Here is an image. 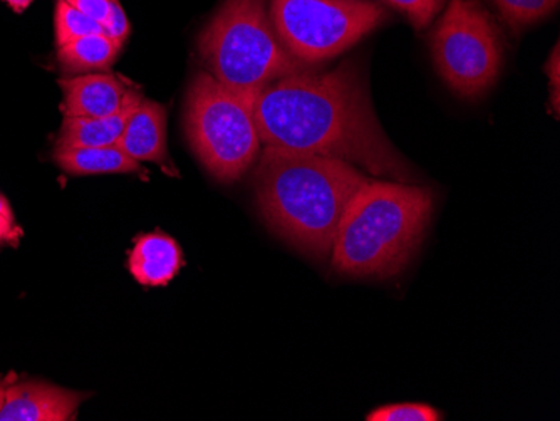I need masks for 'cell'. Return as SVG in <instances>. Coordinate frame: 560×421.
<instances>
[{
  "label": "cell",
  "instance_id": "cell-1",
  "mask_svg": "<svg viewBox=\"0 0 560 421\" xmlns=\"http://www.w3.org/2000/svg\"><path fill=\"white\" fill-rule=\"evenodd\" d=\"M250 108L262 147L329 156L399 184L420 180L381 128L366 72L355 61L280 78L257 94Z\"/></svg>",
  "mask_w": 560,
  "mask_h": 421
},
{
  "label": "cell",
  "instance_id": "cell-2",
  "mask_svg": "<svg viewBox=\"0 0 560 421\" xmlns=\"http://www.w3.org/2000/svg\"><path fill=\"white\" fill-rule=\"evenodd\" d=\"M370 180L341 160L264 147L254 187L269 227L302 253L326 259L351 198Z\"/></svg>",
  "mask_w": 560,
  "mask_h": 421
},
{
  "label": "cell",
  "instance_id": "cell-3",
  "mask_svg": "<svg viewBox=\"0 0 560 421\" xmlns=\"http://www.w3.org/2000/svg\"><path fill=\"white\" fill-rule=\"evenodd\" d=\"M430 188L371 178L351 198L332 244V269L386 279L413 259L433 213Z\"/></svg>",
  "mask_w": 560,
  "mask_h": 421
},
{
  "label": "cell",
  "instance_id": "cell-4",
  "mask_svg": "<svg viewBox=\"0 0 560 421\" xmlns=\"http://www.w3.org/2000/svg\"><path fill=\"white\" fill-rule=\"evenodd\" d=\"M198 51L207 72L247 105L273 81L307 69L280 43L270 0H225L198 37Z\"/></svg>",
  "mask_w": 560,
  "mask_h": 421
},
{
  "label": "cell",
  "instance_id": "cell-5",
  "mask_svg": "<svg viewBox=\"0 0 560 421\" xmlns=\"http://www.w3.org/2000/svg\"><path fill=\"white\" fill-rule=\"evenodd\" d=\"M185 131L198 162L222 184L244 177L262 152L250 105L207 71H198L188 90Z\"/></svg>",
  "mask_w": 560,
  "mask_h": 421
},
{
  "label": "cell",
  "instance_id": "cell-6",
  "mask_svg": "<svg viewBox=\"0 0 560 421\" xmlns=\"http://www.w3.org/2000/svg\"><path fill=\"white\" fill-rule=\"evenodd\" d=\"M431 55L456 96L478 100L502 71V33L480 0H452L431 33Z\"/></svg>",
  "mask_w": 560,
  "mask_h": 421
},
{
  "label": "cell",
  "instance_id": "cell-7",
  "mask_svg": "<svg viewBox=\"0 0 560 421\" xmlns=\"http://www.w3.org/2000/svg\"><path fill=\"white\" fill-rule=\"evenodd\" d=\"M270 19L289 55L310 66L348 51L385 22L386 11L368 0H270Z\"/></svg>",
  "mask_w": 560,
  "mask_h": 421
},
{
  "label": "cell",
  "instance_id": "cell-8",
  "mask_svg": "<svg viewBox=\"0 0 560 421\" xmlns=\"http://www.w3.org/2000/svg\"><path fill=\"white\" fill-rule=\"evenodd\" d=\"M88 396L46 382H14L5 391L0 421L72 420Z\"/></svg>",
  "mask_w": 560,
  "mask_h": 421
},
{
  "label": "cell",
  "instance_id": "cell-9",
  "mask_svg": "<svg viewBox=\"0 0 560 421\" xmlns=\"http://www.w3.org/2000/svg\"><path fill=\"white\" fill-rule=\"evenodd\" d=\"M116 144L137 162L155 163L168 177H180V172L168 155L166 108L160 103L143 97L138 108L131 113Z\"/></svg>",
  "mask_w": 560,
  "mask_h": 421
},
{
  "label": "cell",
  "instance_id": "cell-10",
  "mask_svg": "<svg viewBox=\"0 0 560 421\" xmlns=\"http://www.w3.org/2000/svg\"><path fill=\"white\" fill-rule=\"evenodd\" d=\"M62 91V115L66 118H103L115 115L125 102L130 86L122 78L105 74H78L59 80Z\"/></svg>",
  "mask_w": 560,
  "mask_h": 421
},
{
  "label": "cell",
  "instance_id": "cell-11",
  "mask_svg": "<svg viewBox=\"0 0 560 421\" xmlns=\"http://www.w3.org/2000/svg\"><path fill=\"white\" fill-rule=\"evenodd\" d=\"M184 264L180 245L163 232L138 235L128 259L131 276L137 279L138 284L147 288L170 284Z\"/></svg>",
  "mask_w": 560,
  "mask_h": 421
},
{
  "label": "cell",
  "instance_id": "cell-12",
  "mask_svg": "<svg viewBox=\"0 0 560 421\" xmlns=\"http://www.w3.org/2000/svg\"><path fill=\"white\" fill-rule=\"evenodd\" d=\"M143 94L131 87L126 93L121 108L115 115L103 118H66L62 119L61 130L56 140L55 150H71V148L109 147L118 143L131 113L138 108Z\"/></svg>",
  "mask_w": 560,
  "mask_h": 421
},
{
  "label": "cell",
  "instance_id": "cell-13",
  "mask_svg": "<svg viewBox=\"0 0 560 421\" xmlns=\"http://www.w3.org/2000/svg\"><path fill=\"white\" fill-rule=\"evenodd\" d=\"M55 162L72 177L109 175V173H144L140 162L122 152L118 144L109 147L55 150Z\"/></svg>",
  "mask_w": 560,
  "mask_h": 421
},
{
  "label": "cell",
  "instance_id": "cell-14",
  "mask_svg": "<svg viewBox=\"0 0 560 421\" xmlns=\"http://www.w3.org/2000/svg\"><path fill=\"white\" fill-rule=\"evenodd\" d=\"M121 47L105 34H91L58 47V62L71 77L105 71L118 59Z\"/></svg>",
  "mask_w": 560,
  "mask_h": 421
},
{
  "label": "cell",
  "instance_id": "cell-15",
  "mask_svg": "<svg viewBox=\"0 0 560 421\" xmlns=\"http://www.w3.org/2000/svg\"><path fill=\"white\" fill-rule=\"evenodd\" d=\"M492 2L499 9L503 21L512 30L518 31L549 17L559 8L560 0H492Z\"/></svg>",
  "mask_w": 560,
  "mask_h": 421
},
{
  "label": "cell",
  "instance_id": "cell-16",
  "mask_svg": "<svg viewBox=\"0 0 560 421\" xmlns=\"http://www.w3.org/2000/svg\"><path fill=\"white\" fill-rule=\"evenodd\" d=\"M56 44L65 46L71 40L91 34H103V26L94 19L88 17L83 12L72 8L66 0H58L55 12Z\"/></svg>",
  "mask_w": 560,
  "mask_h": 421
},
{
  "label": "cell",
  "instance_id": "cell-17",
  "mask_svg": "<svg viewBox=\"0 0 560 421\" xmlns=\"http://www.w3.org/2000/svg\"><path fill=\"white\" fill-rule=\"evenodd\" d=\"M368 421H439L442 414L435 408L424 404L386 405L371 411Z\"/></svg>",
  "mask_w": 560,
  "mask_h": 421
},
{
  "label": "cell",
  "instance_id": "cell-18",
  "mask_svg": "<svg viewBox=\"0 0 560 421\" xmlns=\"http://www.w3.org/2000/svg\"><path fill=\"white\" fill-rule=\"evenodd\" d=\"M392 8L398 9L410 19L415 30L421 31L430 26L431 21L442 11L446 0H380Z\"/></svg>",
  "mask_w": 560,
  "mask_h": 421
},
{
  "label": "cell",
  "instance_id": "cell-19",
  "mask_svg": "<svg viewBox=\"0 0 560 421\" xmlns=\"http://www.w3.org/2000/svg\"><path fill=\"white\" fill-rule=\"evenodd\" d=\"M130 22L126 17L125 9H122L119 0H112L109 4L108 17H106L105 24H103V34L113 43L118 44L122 47L128 36H130Z\"/></svg>",
  "mask_w": 560,
  "mask_h": 421
},
{
  "label": "cell",
  "instance_id": "cell-20",
  "mask_svg": "<svg viewBox=\"0 0 560 421\" xmlns=\"http://www.w3.org/2000/svg\"><path fill=\"white\" fill-rule=\"evenodd\" d=\"M66 2L86 14L88 17L100 22L101 26L108 17L109 4H112V0H66Z\"/></svg>",
  "mask_w": 560,
  "mask_h": 421
},
{
  "label": "cell",
  "instance_id": "cell-21",
  "mask_svg": "<svg viewBox=\"0 0 560 421\" xmlns=\"http://www.w3.org/2000/svg\"><path fill=\"white\" fill-rule=\"evenodd\" d=\"M546 72L549 74V84H552L553 87L552 94H550L552 96V109L556 116H559V44L553 47L552 56L546 65Z\"/></svg>",
  "mask_w": 560,
  "mask_h": 421
},
{
  "label": "cell",
  "instance_id": "cell-22",
  "mask_svg": "<svg viewBox=\"0 0 560 421\" xmlns=\"http://www.w3.org/2000/svg\"><path fill=\"white\" fill-rule=\"evenodd\" d=\"M21 235L14 217L2 215L0 213V247L5 244H15Z\"/></svg>",
  "mask_w": 560,
  "mask_h": 421
},
{
  "label": "cell",
  "instance_id": "cell-23",
  "mask_svg": "<svg viewBox=\"0 0 560 421\" xmlns=\"http://www.w3.org/2000/svg\"><path fill=\"white\" fill-rule=\"evenodd\" d=\"M5 4L15 12V14H22L27 11L33 4L34 0H4Z\"/></svg>",
  "mask_w": 560,
  "mask_h": 421
},
{
  "label": "cell",
  "instance_id": "cell-24",
  "mask_svg": "<svg viewBox=\"0 0 560 421\" xmlns=\"http://www.w3.org/2000/svg\"><path fill=\"white\" fill-rule=\"evenodd\" d=\"M14 382H18V376L15 375H9L8 378L0 379V408L4 405L5 391H8L9 386Z\"/></svg>",
  "mask_w": 560,
  "mask_h": 421
},
{
  "label": "cell",
  "instance_id": "cell-25",
  "mask_svg": "<svg viewBox=\"0 0 560 421\" xmlns=\"http://www.w3.org/2000/svg\"><path fill=\"white\" fill-rule=\"evenodd\" d=\"M0 213H2V215L14 217L11 206H9L8 200H5L2 195H0Z\"/></svg>",
  "mask_w": 560,
  "mask_h": 421
},
{
  "label": "cell",
  "instance_id": "cell-26",
  "mask_svg": "<svg viewBox=\"0 0 560 421\" xmlns=\"http://www.w3.org/2000/svg\"><path fill=\"white\" fill-rule=\"evenodd\" d=\"M358 2H363V0H358ZM377 2H380V0H377Z\"/></svg>",
  "mask_w": 560,
  "mask_h": 421
}]
</instances>
